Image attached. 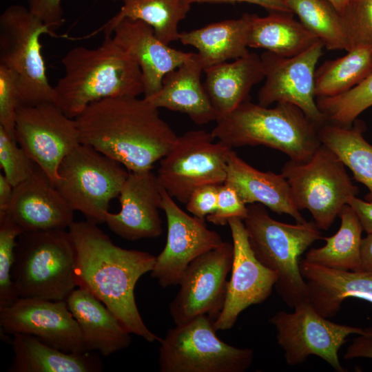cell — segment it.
<instances>
[{
  "mask_svg": "<svg viewBox=\"0 0 372 372\" xmlns=\"http://www.w3.org/2000/svg\"><path fill=\"white\" fill-rule=\"evenodd\" d=\"M80 143L118 162L128 172L152 170L177 135L144 98L121 96L90 104L74 118Z\"/></svg>",
  "mask_w": 372,
  "mask_h": 372,
  "instance_id": "cell-1",
  "label": "cell"
},
{
  "mask_svg": "<svg viewBox=\"0 0 372 372\" xmlns=\"http://www.w3.org/2000/svg\"><path fill=\"white\" fill-rule=\"evenodd\" d=\"M97 225L87 220L74 221L68 228L76 251L78 287L100 300L130 333L149 342H161L144 323L134 297L137 281L152 270L156 257L114 245Z\"/></svg>",
  "mask_w": 372,
  "mask_h": 372,
  "instance_id": "cell-2",
  "label": "cell"
},
{
  "mask_svg": "<svg viewBox=\"0 0 372 372\" xmlns=\"http://www.w3.org/2000/svg\"><path fill=\"white\" fill-rule=\"evenodd\" d=\"M61 62L65 74L54 87V103L70 118L94 102L144 93L138 63L112 34L95 49H71Z\"/></svg>",
  "mask_w": 372,
  "mask_h": 372,
  "instance_id": "cell-3",
  "label": "cell"
},
{
  "mask_svg": "<svg viewBox=\"0 0 372 372\" xmlns=\"http://www.w3.org/2000/svg\"><path fill=\"white\" fill-rule=\"evenodd\" d=\"M216 121L213 136L231 149L262 145L301 162L309 159L322 144L319 126L287 103L269 107L249 99Z\"/></svg>",
  "mask_w": 372,
  "mask_h": 372,
  "instance_id": "cell-4",
  "label": "cell"
},
{
  "mask_svg": "<svg viewBox=\"0 0 372 372\" xmlns=\"http://www.w3.org/2000/svg\"><path fill=\"white\" fill-rule=\"evenodd\" d=\"M243 220L251 247L257 259L275 271V288L285 303L293 309L308 300L306 281L300 269V256L322 239L314 221L288 224L270 216L260 203L249 204Z\"/></svg>",
  "mask_w": 372,
  "mask_h": 372,
  "instance_id": "cell-5",
  "label": "cell"
},
{
  "mask_svg": "<svg viewBox=\"0 0 372 372\" xmlns=\"http://www.w3.org/2000/svg\"><path fill=\"white\" fill-rule=\"evenodd\" d=\"M76 251L68 231L26 232L17 238L12 280L19 298L65 300L78 287Z\"/></svg>",
  "mask_w": 372,
  "mask_h": 372,
  "instance_id": "cell-6",
  "label": "cell"
},
{
  "mask_svg": "<svg viewBox=\"0 0 372 372\" xmlns=\"http://www.w3.org/2000/svg\"><path fill=\"white\" fill-rule=\"evenodd\" d=\"M43 34L56 36L21 5L10 6L1 14L0 65L15 75L21 105L54 103L39 41Z\"/></svg>",
  "mask_w": 372,
  "mask_h": 372,
  "instance_id": "cell-7",
  "label": "cell"
},
{
  "mask_svg": "<svg viewBox=\"0 0 372 372\" xmlns=\"http://www.w3.org/2000/svg\"><path fill=\"white\" fill-rule=\"evenodd\" d=\"M281 174L298 209L308 210L322 230L331 227L342 207L359 192L343 163L322 144L306 161H287Z\"/></svg>",
  "mask_w": 372,
  "mask_h": 372,
  "instance_id": "cell-8",
  "label": "cell"
},
{
  "mask_svg": "<svg viewBox=\"0 0 372 372\" xmlns=\"http://www.w3.org/2000/svg\"><path fill=\"white\" fill-rule=\"evenodd\" d=\"M214 320L200 315L167 331L161 339V372H244L254 360L249 348H238L220 340Z\"/></svg>",
  "mask_w": 372,
  "mask_h": 372,
  "instance_id": "cell-9",
  "label": "cell"
},
{
  "mask_svg": "<svg viewBox=\"0 0 372 372\" xmlns=\"http://www.w3.org/2000/svg\"><path fill=\"white\" fill-rule=\"evenodd\" d=\"M94 148L79 143L62 161L56 188L86 220L105 223L111 200L118 197L129 172Z\"/></svg>",
  "mask_w": 372,
  "mask_h": 372,
  "instance_id": "cell-10",
  "label": "cell"
},
{
  "mask_svg": "<svg viewBox=\"0 0 372 372\" xmlns=\"http://www.w3.org/2000/svg\"><path fill=\"white\" fill-rule=\"evenodd\" d=\"M231 149L216 140L211 132L188 131L177 136L160 160L156 175L158 183L174 199L186 204L196 188L225 182Z\"/></svg>",
  "mask_w": 372,
  "mask_h": 372,
  "instance_id": "cell-11",
  "label": "cell"
},
{
  "mask_svg": "<svg viewBox=\"0 0 372 372\" xmlns=\"http://www.w3.org/2000/svg\"><path fill=\"white\" fill-rule=\"evenodd\" d=\"M269 322L276 328L277 342L288 365L303 364L313 355L337 372L346 371L339 360V349L349 335L360 334L364 329L327 320L315 310L309 300L297 304L293 312L278 311Z\"/></svg>",
  "mask_w": 372,
  "mask_h": 372,
  "instance_id": "cell-12",
  "label": "cell"
},
{
  "mask_svg": "<svg viewBox=\"0 0 372 372\" xmlns=\"http://www.w3.org/2000/svg\"><path fill=\"white\" fill-rule=\"evenodd\" d=\"M15 137L55 185L59 180L61 163L80 143L75 119L53 102L21 105L17 114Z\"/></svg>",
  "mask_w": 372,
  "mask_h": 372,
  "instance_id": "cell-13",
  "label": "cell"
},
{
  "mask_svg": "<svg viewBox=\"0 0 372 372\" xmlns=\"http://www.w3.org/2000/svg\"><path fill=\"white\" fill-rule=\"evenodd\" d=\"M233 256V244L223 241L189 264L179 280L180 289L169 305L176 325L200 315L214 320L217 318L224 305Z\"/></svg>",
  "mask_w": 372,
  "mask_h": 372,
  "instance_id": "cell-14",
  "label": "cell"
},
{
  "mask_svg": "<svg viewBox=\"0 0 372 372\" xmlns=\"http://www.w3.org/2000/svg\"><path fill=\"white\" fill-rule=\"evenodd\" d=\"M324 44L318 41L304 52L291 57L266 51L260 55L265 83L258 94V104L265 107L287 103L299 107L318 126L326 123L316 103L315 72L323 54Z\"/></svg>",
  "mask_w": 372,
  "mask_h": 372,
  "instance_id": "cell-15",
  "label": "cell"
},
{
  "mask_svg": "<svg viewBox=\"0 0 372 372\" xmlns=\"http://www.w3.org/2000/svg\"><path fill=\"white\" fill-rule=\"evenodd\" d=\"M161 195V209L167 219V240L150 272L161 287L166 288L178 285L193 260L223 241L218 232L207 228L204 219L185 213L162 187Z\"/></svg>",
  "mask_w": 372,
  "mask_h": 372,
  "instance_id": "cell-16",
  "label": "cell"
},
{
  "mask_svg": "<svg viewBox=\"0 0 372 372\" xmlns=\"http://www.w3.org/2000/svg\"><path fill=\"white\" fill-rule=\"evenodd\" d=\"M228 225L234 246L231 275L227 282L223 307L214 322L216 331L230 329L242 311L265 301L278 280L277 273L256 257L243 220L233 218Z\"/></svg>",
  "mask_w": 372,
  "mask_h": 372,
  "instance_id": "cell-17",
  "label": "cell"
},
{
  "mask_svg": "<svg viewBox=\"0 0 372 372\" xmlns=\"http://www.w3.org/2000/svg\"><path fill=\"white\" fill-rule=\"evenodd\" d=\"M0 326L6 333L31 335L65 352H87L65 300L18 298L0 309Z\"/></svg>",
  "mask_w": 372,
  "mask_h": 372,
  "instance_id": "cell-18",
  "label": "cell"
},
{
  "mask_svg": "<svg viewBox=\"0 0 372 372\" xmlns=\"http://www.w3.org/2000/svg\"><path fill=\"white\" fill-rule=\"evenodd\" d=\"M74 209L37 165L31 176L13 189L4 214L22 233L68 229Z\"/></svg>",
  "mask_w": 372,
  "mask_h": 372,
  "instance_id": "cell-19",
  "label": "cell"
},
{
  "mask_svg": "<svg viewBox=\"0 0 372 372\" xmlns=\"http://www.w3.org/2000/svg\"><path fill=\"white\" fill-rule=\"evenodd\" d=\"M118 197L120 211H109L105 217L112 231L131 241L162 234L161 187L152 170L129 172Z\"/></svg>",
  "mask_w": 372,
  "mask_h": 372,
  "instance_id": "cell-20",
  "label": "cell"
},
{
  "mask_svg": "<svg viewBox=\"0 0 372 372\" xmlns=\"http://www.w3.org/2000/svg\"><path fill=\"white\" fill-rule=\"evenodd\" d=\"M112 33L115 41L132 55L141 68L144 98L158 92L164 76L194 54L170 48L156 36L152 27L141 20L123 19L114 26Z\"/></svg>",
  "mask_w": 372,
  "mask_h": 372,
  "instance_id": "cell-21",
  "label": "cell"
},
{
  "mask_svg": "<svg viewBox=\"0 0 372 372\" xmlns=\"http://www.w3.org/2000/svg\"><path fill=\"white\" fill-rule=\"evenodd\" d=\"M301 274L306 281L308 300L324 318L333 317L348 298L372 303V271H342L300 260Z\"/></svg>",
  "mask_w": 372,
  "mask_h": 372,
  "instance_id": "cell-22",
  "label": "cell"
},
{
  "mask_svg": "<svg viewBox=\"0 0 372 372\" xmlns=\"http://www.w3.org/2000/svg\"><path fill=\"white\" fill-rule=\"evenodd\" d=\"M225 183L236 191L246 205L260 203L278 214L289 215L296 223L307 221L296 207L289 183L281 173L259 171L233 149L229 154Z\"/></svg>",
  "mask_w": 372,
  "mask_h": 372,
  "instance_id": "cell-23",
  "label": "cell"
},
{
  "mask_svg": "<svg viewBox=\"0 0 372 372\" xmlns=\"http://www.w3.org/2000/svg\"><path fill=\"white\" fill-rule=\"evenodd\" d=\"M203 65L197 53L163 78L160 90L144 98L157 108L164 107L188 115L198 125L216 121L215 112L200 76Z\"/></svg>",
  "mask_w": 372,
  "mask_h": 372,
  "instance_id": "cell-24",
  "label": "cell"
},
{
  "mask_svg": "<svg viewBox=\"0 0 372 372\" xmlns=\"http://www.w3.org/2000/svg\"><path fill=\"white\" fill-rule=\"evenodd\" d=\"M81 329L86 351L105 356L129 347L130 333L116 316L87 289H74L65 300Z\"/></svg>",
  "mask_w": 372,
  "mask_h": 372,
  "instance_id": "cell-25",
  "label": "cell"
},
{
  "mask_svg": "<svg viewBox=\"0 0 372 372\" xmlns=\"http://www.w3.org/2000/svg\"><path fill=\"white\" fill-rule=\"evenodd\" d=\"M204 72L203 85L217 118L249 100L251 88L265 79L260 56L251 52L231 63L211 66Z\"/></svg>",
  "mask_w": 372,
  "mask_h": 372,
  "instance_id": "cell-26",
  "label": "cell"
},
{
  "mask_svg": "<svg viewBox=\"0 0 372 372\" xmlns=\"http://www.w3.org/2000/svg\"><path fill=\"white\" fill-rule=\"evenodd\" d=\"M251 14L245 13L238 19L213 23L203 28L183 32L179 41L194 46L205 69L238 59L249 54L248 37Z\"/></svg>",
  "mask_w": 372,
  "mask_h": 372,
  "instance_id": "cell-27",
  "label": "cell"
},
{
  "mask_svg": "<svg viewBox=\"0 0 372 372\" xmlns=\"http://www.w3.org/2000/svg\"><path fill=\"white\" fill-rule=\"evenodd\" d=\"M13 360L9 372H97L99 358L87 352L69 353L48 345L36 337L14 334Z\"/></svg>",
  "mask_w": 372,
  "mask_h": 372,
  "instance_id": "cell-28",
  "label": "cell"
},
{
  "mask_svg": "<svg viewBox=\"0 0 372 372\" xmlns=\"http://www.w3.org/2000/svg\"><path fill=\"white\" fill-rule=\"evenodd\" d=\"M319 39L292 13L271 11L267 17L251 14L248 46L263 48L277 55L291 57L313 45Z\"/></svg>",
  "mask_w": 372,
  "mask_h": 372,
  "instance_id": "cell-29",
  "label": "cell"
},
{
  "mask_svg": "<svg viewBox=\"0 0 372 372\" xmlns=\"http://www.w3.org/2000/svg\"><path fill=\"white\" fill-rule=\"evenodd\" d=\"M343 126L324 123L318 127L321 143L331 150L353 173L354 178L368 189L365 200L372 201V145L363 136L364 125Z\"/></svg>",
  "mask_w": 372,
  "mask_h": 372,
  "instance_id": "cell-30",
  "label": "cell"
},
{
  "mask_svg": "<svg viewBox=\"0 0 372 372\" xmlns=\"http://www.w3.org/2000/svg\"><path fill=\"white\" fill-rule=\"evenodd\" d=\"M338 217L341 222L338 231L331 236L323 237L326 244L309 250L304 259L331 269L360 271L362 226L349 205L342 207Z\"/></svg>",
  "mask_w": 372,
  "mask_h": 372,
  "instance_id": "cell-31",
  "label": "cell"
},
{
  "mask_svg": "<svg viewBox=\"0 0 372 372\" xmlns=\"http://www.w3.org/2000/svg\"><path fill=\"white\" fill-rule=\"evenodd\" d=\"M120 11L101 29L112 34L114 26L123 19L141 20L154 30L156 36L164 43L179 40L178 25L190 10L185 0H121Z\"/></svg>",
  "mask_w": 372,
  "mask_h": 372,
  "instance_id": "cell-32",
  "label": "cell"
},
{
  "mask_svg": "<svg viewBox=\"0 0 372 372\" xmlns=\"http://www.w3.org/2000/svg\"><path fill=\"white\" fill-rule=\"evenodd\" d=\"M372 72V47L357 46L343 56L327 60L316 70V97L343 94Z\"/></svg>",
  "mask_w": 372,
  "mask_h": 372,
  "instance_id": "cell-33",
  "label": "cell"
},
{
  "mask_svg": "<svg viewBox=\"0 0 372 372\" xmlns=\"http://www.w3.org/2000/svg\"><path fill=\"white\" fill-rule=\"evenodd\" d=\"M292 13L328 50L351 49L342 16L326 0H286Z\"/></svg>",
  "mask_w": 372,
  "mask_h": 372,
  "instance_id": "cell-34",
  "label": "cell"
},
{
  "mask_svg": "<svg viewBox=\"0 0 372 372\" xmlns=\"http://www.w3.org/2000/svg\"><path fill=\"white\" fill-rule=\"evenodd\" d=\"M326 122L351 126L357 117L372 106V72L347 92L330 97H316Z\"/></svg>",
  "mask_w": 372,
  "mask_h": 372,
  "instance_id": "cell-35",
  "label": "cell"
},
{
  "mask_svg": "<svg viewBox=\"0 0 372 372\" xmlns=\"http://www.w3.org/2000/svg\"><path fill=\"white\" fill-rule=\"evenodd\" d=\"M21 229L6 216L0 217V309L19 297L12 280L14 251Z\"/></svg>",
  "mask_w": 372,
  "mask_h": 372,
  "instance_id": "cell-36",
  "label": "cell"
},
{
  "mask_svg": "<svg viewBox=\"0 0 372 372\" xmlns=\"http://www.w3.org/2000/svg\"><path fill=\"white\" fill-rule=\"evenodd\" d=\"M0 165L3 175L15 187L29 178L37 164L24 149L0 126Z\"/></svg>",
  "mask_w": 372,
  "mask_h": 372,
  "instance_id": "cell-37",
  "label": "cell"
},
{
  "mask_svg": "<svg viewBox=\"0 0 372 372\" xmlns=\"http://www.w3.org/2000/svg\"><path fill=\"white\" fill-rule=\"evenodd\" d=\"M351 49L372 47V0L350 1L341 14Z\"/></svg>",
  "mask_w": 372,
  "mask_h": 372,
  "instance_id": "cell-38",
  "label": "cell"
},
{
  "mask_svg": "<svg viewBox=\"0 0 372 372\" xmlns=\"http://www.w3.org/2000/svg\"><path fill=\"white\" fill-rule=\"evenodd\" d=\"M20 105L16 76L0 65V126L15 139L16 118Z\"/></svg>",
  "mask_w": 372,
  "mask_h": 372,
  "instance_id": "cell-39",
  "label": "cell"
},
{
  "mask_svg": "<svg viewBox=\"0 0 372 372\" xmlns=\"http://www.w3.org/2000/svg\"><path fill=\"white\" fill-rule=\"evenodd\" d=\"M247 213V205L242 202L236 191L225 183L218 185V202L215 211L207 216L206 219L215 225L224 226L233 218L243 220Z\"/></svg>",
  "mask_w": 372,
  "mask_h": 372,
  "instance_id": "cell-40",
  "label": "cell"
},
{
  "mask_svg": "<svg viewBox=\"0 0 372 372\" xmlns=\"http://www.w3.org/2000/svg\"><path fill=\"white\" fill-rule=\"evenodd\" d=\"M218 185L209 184L196 188L186 203V209L200 219L213 214L217 207Z\"/></svg>",
  "mask_w": 372,
  "mask_h": 372,
  "instance_id": "cell-41",
  "label": "cell"
},
{
  "mask_svg": "<svg viewBox=\"0 0 372 372\" xmlns=\"http://www.w3.org/2000/svg\"><path fill=\"white\" fill-rule=\"evenodd\" d=\"M28 9L50 30H54L64 22L62 0H28Z\"/></svg>",
  "mask_w": 372,
  "mask_h": 372,
  "instance_id": "cell-42",
  "label": "cell"
},
{
  "mask_svg": "<svg viewBox=\"0 0 372 372\" xmlns=\"http://www.w3.org/2000/svg\"><path fill=\"white\" fill-rule=\"evenodd\" d=\"M345 360L355 358L372 359V327L363 329L348 346L344 354Z\"/></svg>",
  "mask_w": 372,
  "mask_h": 372,
  "instance_id": "cell-43",
  "label": "cell"
},
{
  "mask_svg": "<svg viewBox=\"0 0 372 372\" xmlns=\"http://www.w3.org/2000/svg\"><path fill=\"white\" fill-rule=\"evenodd\" d=\"M348 205L359 218L363 230L366 234H372V201L362 200L355 196Z\"/></svg>",
  "mask_w": 372,
  "mask_h": 372,
  "instance_id": "cell-44",
  "label": "cell"
},
{
  "mask_svg": "<svg viewBox=\"0 0 372 372\" xmlns=\"http://www.w3.org/2000/svg\"><path fill=\"white\" fill-rule=\"evenodd\" d=\"M190 5L194 3H234L247 2L259 5L271 11L292 13L286 0H185ZM293 14V13H292Z\"/></svg>",
  "mask_w": 372,
  "mask_h": 372,
  "instance_id": "cell-45",
  "label": "cell"
},
{
  "mask_svg": "<svg viewBox=\"0 0 372 372\" xmlns=\"http://www.w3.org/2000/svg\"><path fill=\"white\" fill-rule=\"evenodd\" d=\"M360 271H372V234H367L362 238Z\"/></svg>",
  "mask_w": 372,
  "mask_h": 372,
  "instance_id": "cell-46",
  "label": "cell"
},
{
  "mask_svg": "<svg viewBox=\"0 0 372 372\" xmlns=\"http://www.w3.org/2000/svg\"><path fill=\"white\" fill-rule=\"evenodd\" d=\"M14 187L6 178L0 174V215H3L7 210V208L11 200L13 194Z\"/></svg>",
  "mask_w": 372,
  "mask_h": 372,
  "instance_id": "cell-47",
  "label": "cell"
},
{
  "mask_svg": "<svg viewBox=\"0 0 372 372\" xmlns=\"http://www.w3.org/2000/svg\"><path fill=\"white\" fill-rule=\"evenodd\" d=\"M329 2L335 10L342 14L351 0H326Z\"/></svg>",
  "mask_w": 372,
  "mask_h": 372,
  "instance_id": "cell-48",
  "label": "cell"
},
{
  "mask_svg": "<svg viewBox=\"0 0 372 372\" xmlns=\"http://www.w3.org/2000/svg\"><path fill=\"white\" fill-rule=\"evenodd\" d=\"M351 1H359V0H351Z\"/></svg>",
  "mask_w": 372,
  "mask_h": 372,
  "instance_id": "cell-49",
  "label": "cell"
}]
</instances>
